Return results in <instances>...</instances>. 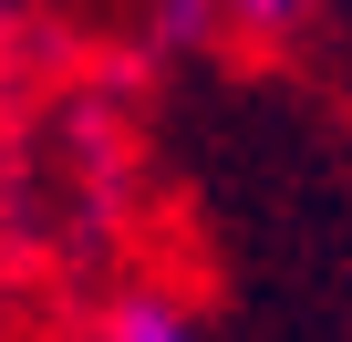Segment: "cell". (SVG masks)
Here are the masks:
<instances>
[{
    "label": "cell",
    "instance_id": "obj_1",
    "mask_svg": "<svg viewBox=\"0 0 352 342\" xmlns=\"http://www.w3.org/2000/svg\"><path fill=\"white\" fill-rule=\"evenodd\" d=\"M104 342H197V321H187V301H166V290H124L104 311Z\"/></svg>",
    "mask_w": 352,
    "mask_h": 342
},
{
    "label": "cell",
    "instance_id": "obj_3",
    "mask_svg": "<svg viewBox=\"0 0 352 342\" xmlns=\"http://www.w3.org/2000/svg\"><path fill=\"white\" fill-rule=\"evenodd\" d=\"M197 11H208V0H166V32H197Z\"/></svg>",
    "mask_w": 352,
    "mask_h": 342
},
{
    "label": "cell",
    "instance_id": "obj_2",
    "mask_svg": "<svg viewBox=\"0 0 352 342\" xmlns=\"http://www.w3.org/2000/svg\"><path fill=\"white\" fill-rule=\"evenodd\" d=\"M228 11L249 21V32H290V21H311L321 0H228Z\"/></svg>",
    "mask_w": 352,
    "mask_h": 342
}]
</instances>
